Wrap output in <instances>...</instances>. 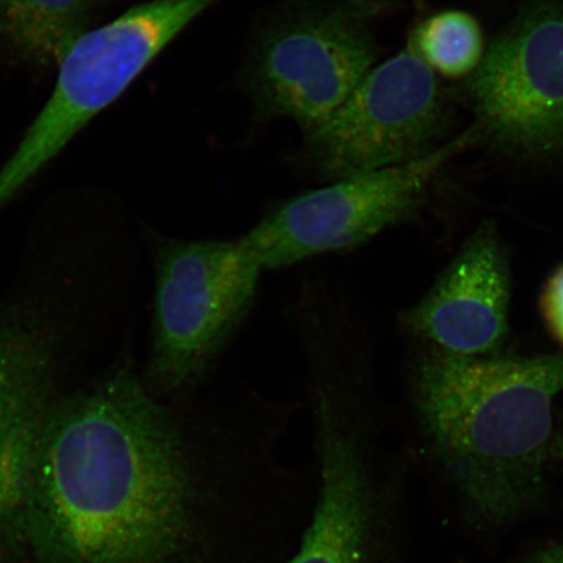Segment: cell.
I'll use <instances>...</instances> for the list:
<instances>
[{
	"label": "cell",
	"instance_id": "obj_1",
	"mask_svg": "<svg viewBox=\"0 0 563 563\" xmlns=\"http://www.w3.org/2000/svg\"><path fill=\"white\" fill-rule=\"evenodd\" d=\"M280 429L161 404L131 368L48 406L26 483V563H287L317 484Z\"/></svg>",
	"mask_w": 563,
	"mask_h": 563
},
{
	"label": "cell",
	"instance_id": "obj_2",
	"mask_svg": "<svg viewBox=\"0 0 563 563\" xmlns=\"http://www.w3.org/2000/svg\"><path fill=\"white\" fill-rule=\"evenodd\" d=\"M422 424L471 519L503 527L538 509L561 460L553 404L563 355L467 357L433 350L415 379Z\"/></svg>",
	"mask_w": 563,
	"mask_h": 563
},
{
	"label": "cell",
	"instance_id": "obj_3",
	"mask_svg": "<svg viewBox=\"0 0 563 563\" xmlns=\"http://www.w3.org/2000/svg\"><path fill=\"white\" fill-rule=\"evenodd\" d=\"M391 3L313 0L267 23L245 74L260 114L294 119L307 135L325 123L375 67L373 26Z\"/></svg>",
	"mask_w": 563,
	"mask_h": 563
},
{
	"label": "cell",
	"instance_id": "obj_4",
	"mask_svg": "<svg viewBox=\"0 0 563 563\" xmlns=\"http://www.w3.org/2000/svg\"><path fill=\"white\" fill-rule=\"evenodd\" d=\"M454 91L473 111L478 146L517 165L563 166V0H519Z\"/></svg>",
	"mask_w": 563,
	"mask_h": 563
},
{
	"label": "cell",
	"instance_id": "obj_5",
	"mask_svg": "<svg viewBox=\"0 0 563 563\" xmlns=\"http://www.w3.org/2000/svg\"><path fill=\"white\" fill-rule=\"evenodd\" d=\"M153 341L147 382L154 396L176 397L199 384L255 300L264 273L234 241L164 239L154 251Z\"/></svg>",
	"mask_w": 563,
	"mask_h": 563
},
{
	"label": "cell",
	"instance_id": "obj_6",
	"mask_svg": "<svg viewBox=\"0 0 563 563\" xmlns=\"http://www.w3.org/2000/svg\"><path fill=\"white\" fill-rule=\"evenodd\" d=\"M221 0H151L89 31L58 66L51 98L0 170V208L115 102L186 26Z\"/></svg>",
	"mask_w": 563,
	"mask_h": 563
},
{
	"label": "cell",
	"instance_id": "obj_7",
	"mask_svg": "<svg viewBox=\"0 0 563 563\" xmlns=\"http://www.w3.org/2000/svg\"><path fill=\"white\" fill-rule=\"evenodd\" d=\"M474 146L478 141L470 125L424 158L334 180L280 203L241 241L264 272L356 249L417 213L443 168Z\"/></svg>",
	"mask_w": 563,
	"mask_h": 563
},
{
	"label": "cell",
	"instance_id": "obj_8",
	"mask_svg": "<svg viewBox=\"0 0 563 563\" xmlns=\"http://www.w3.org/2000/svg\"><path fill=\"white\" fill-rule=\"evenodd\" d=\"M455 98L407 45L373 67L341 108L308 133L314 165L340 180L424 158L452 140Z\"/></svg>",
	"mask_w": 563,
	"mask_h": 563
},
{
	"label": "cell",
	"instance_id": "obj_9",
	"mask_svg": "<svg viewBox=\"0 0 563 563\" xmlns=\"http://www.w3.org/2000/svg\"><path fill=\"white\" fill-rule=\"evenodd\" d=\"M317 495L287 563H389V488L373 462L367 431L334 384H314Z\"/></svg>",
	"mask_w": 563,
	"mask_h": 563
},
{
	"label": "cell",
	"instance_id": "obj_10",
	"mask_svg": "<svg viewBox=\"0 0 563 563\" xmlns=\"http://www.w3.org/2000/svg\"><path fill=\"white\" fill-rule=\"evenodd\" d=\"M495 221H484L417 306L405 327L448 354L489 356L508 334L510 271Z\"/></svg>",
	"mask_w": 563,
	"mask_h": 563
},
{
	"label": "cell",
	"instance_id": "obj_11",
	"mask_svg": "<svg viewBox=\"0 0 563 563\" xmlns=\"http://www.w3.org/2000/svg\"><path fill=\"white\" fill-rule=\"evenodd\" d=\"M55 373L52 335L30 317L0 312V523L23 496L35 433Z\"/></svg>",
	"mask_w": 563,
	"mask_h": 563
},
{
	"label": "cell",
	"instance_id": "obj_12",
	"mask_svg": "<svg viewBox=\"0 0 563 563\" xmlns=\"http://www.w3.org/2000/svg\"><path fill=\"white\" fill-rule=\"evenodd\" d=\"M102 0H0V47L32 67H58Z\"/></svg>",
	"mask_w": 563,
	"mask_h": 563
},
{
	"label": "cell",
	"instance_id": "obj_13",
	"mask_svg": "<svg viewBox=\"0 0 563 563\" xmlns=\"http://www.w3.org/2000/svg\"><path fill=\"white\" fill-rule=\"evenodd\" d=\"M407 45L441 80L460 82L481 67L488 46L482 24L463 10L432 13L415 27Z\"/></svg>",
	"mask_w": 563,
	"mask_h": 563
},
{
	"label": "cell",
	"instance_id": "obj_14",
	"mask_svg": "<svg viewBox=\"0 0 563 563\" xmlns=\"http://www.w3.org/2000/svg\"><path fill=\"white\" fill-rule=\"evenodd\" d=\"M541 313L549 332L563 346V265L547 282L541 295Z\"/></svg>",
	"mask_w": 563,
	"mask_h": 563
},
{
	"label": "cell",
	"instance_id": "obj_15",
	"mask_svg": "<svg viewBox=\"0 0 563 563\" xmlns=\"http://www.w3.org/2000/svg\"><path fill=\"white\" fill-rule=\"evenodd\" d=\"M527 563H563V544H552L541 549Z\"/></svg>",
	"mask_w": 563,
	"mask_h": 563
},
{
	"label": "cell",
	"instance_id": "obj_16",
	"mask_svg": "<svg viewBox=\"0 0 563 563\" xmlns=\"http://www.w3.org/2000/svg\"><path fill=\"white\" fill-rule=\"evenodd\" d=\"M562 460H563V453H562Z\"/></svg>",
	"mask_w": 563,
	"mask_h": 563
}]
</instances>
